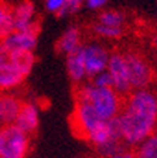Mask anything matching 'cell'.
Returning <instances> with one entry per match:
<instances>
[{
	"instance_id": "obj_11",
	"label": "cell",
	"mask_w": 157,
	"mask_h": 158,
	"mask_svg": "<svg viewBox=\"0 0 157 158\" xmlns=\"http://www.w3.org/2000/svg\"><path fill=\"white\" fill-rule=\"evenodd\" d=\"M40 123V110L38 106L36 103L27 102L21 105L19 114H17L16 123L14 124L19 128H21L23 131H26L27 134H31L37 130Z\"/></svg>"
},
{
	"instance_id": "obj_6",
	"label": "cell",
	"mask_w": 157,
	"mask_h": 158,
	"mask_svg": "<svg viewBox=\"0 0 157 158\" xmlns=\"http://www.w3.org/2000/svg\"><path fill=\"white\" fill-rule=\"evenodd\" d=\"M126 16L118 10H106L99 14L96 23L94 24V31L99 37L106 40H116L122 37Z\"/></svg>"
},
{
	"instance_id": "obj_8",
	"label": "cell",
	"mask_w": 157,
	"mask_h": 158,
	"mask_svg": "<svg viewBox=\"0 0 157 158\" xmlns=\"http://www.w3.org/2000/svg\"><path fill=\"white\" fill-rule=\"evenodd\" d=\"M40 27L30 30H23V31H13L11 34L2 40L4 47L9 52H17V51H28L33 52L37 47V40H38Z\"/></svg>"
},
{
	"instance_id": "obj_1",
	"label": "cell",
	"mask_w": 157,
	"mask_h": 158,
	"mask_svg": "<svg viewBox=\"0 0 157 158\" xmlns=\"http://www.w3.org/2000/svg\"><path fill=\"white\" fill-rule=\"evenodd\" d=\"M122 140L130 145L140 144L153 134L157 126V96L147 89L129 93L118 114Z\"/></svg>"
},
{
	"instance_id": "obj_17",
	"label": "cell",
	"mask_w": 157,
	"mask_h": 158,
	"mask_svg": "<svg viewBox=\"0 0 157 158\" xmlns=\"http://www.w3.org/2000/svg\"><path fill=\"white\" fill-rule=\"evenodd\" d=\"M137 158H157V134L149 135L140 143L137 150Z\"/></svg>"
},
{
	"instance_id": "obj_19",
	"label": "cell",
	"mask_w": 157,
	"mask_h": 158,
	"mask_svg": "<svg viewBox=\"0 0 157 158\" xmlns=\"http://www.w3.org/2000/svg\"><path fill=\"white\" fill-rule=\"evenodd\" d=\"M92 85L98 86V88H112V78L108 71L98 73L92 78Z\"/></svg>"
},
{
	"instance_id": "obj_5",
	"label": "cell",
	"mask_w": 157,
	"mask_h": 158,
	"mask_svg": "<svg viewBox=\"0 0 157 158\" xmlns=\"http://www.w3.org/2000/svg\"><path fill=\"white\" fill-rule=\"evenodd\" d=\"M79 54L84 61L86 76L94 78L95 75L106 71L111 54L105 47L99 44H85L79 47Z\"/></svg>"
},
{
	"instance_id": "obj_12",
	"label": "cell",
	"mask_w": 157,
	"mask_h": 158,
	"mask_svg": "<svg viewBox=\"0 0 157 158\" xmlns=\"http://www.w3.org/2000/svg\"><path fill=\"white\" fill-rule=\"evenodd\" d=\"M24 79H26V76L10 61L0 64V92L16 89L17 86L23 83Z\"/></svg>"
},
{
	"instance_id": "obj_3",
	"label": "cell",
	"mask_w": 157,
	"mask_h": 158,
	"mask_svg": "<svg viewBox=\"0 0 157 158\" xmlns=\"http://www.w3.org/2000/svg\"><path fill=\"white\" fill-rule=\"evenodd\" d=\"M30 150V134L16 124L0 127V158H26Z\"/></svg>"
},
{
	"instance_id": "obj_7",
	"label": "cell",
	"mask_w": 157,
	"mask_h": 158,
	"mask_svg": "<svg viewBox=\"0 0 157 158\" xmlns=\"http://www.w3.org/2000/svg\"><path fill=\"white\" fill-rule=\"evenodd\" d=\"M112 78V88L119 93V95H126L130 92V81H129L128 72V62L124 58V52H113L111 54L108 61V68Z\"/></svg>"
},
{
	"instance_id": "obj_23",
	"label": "cell",
	"mask_w": 157,
	"mask_h": 158,
	"mask_svg": "<svg viewBox=\"0 0 157 158\" xmlns=\"http://www.w3.org/2000/svg\"><path fill=\"white\" fill-rule=\"evenodd\" d=\"M109 158H137V157H136V154L132 151H120V152L112 155V157H109Z\"/></svg>"
},
{
	"instance_id": "obj_15",
	"label": "cell",
	"mask_w": 157,
	"mask_h": 158,
	"mask_svg": "<svg viewBox=\"0 0 157 158\" xmlns=\"http://www.w3.org/2000/svg\"><path fill=\"white\" fill-rule=\"evenodd\" d=\"M9 61L27 78V75L31 72V69H33V66H34L36 58H34L33 52H28V51H17V52H10Z\"/></svg>"
},
{
	"instance_id": "obj_4",
	"label": "cell",
	"mask_w": 157,
	"mask_h": 158,
	"mask_svg": "<svg viewBox=\"0 0 157 158\" xmlns=\"http://www.w3.org/2000/svg\"><path fill=\"white\" fill-rule=\"evenodd\" d=\"M124 58L128 62L129 81L132 89H147L153 81V69L147 61L136 52H124Z\"/></svg>"
},
{
	"instance_id": "obj_21",
	"label": "cell",
	"mask_w": 157,
	"mask_h": 158,
	"mask_svg": "<svg viewBox=\"0 0 157 158\" xmlns=\"http://www.w3.org/2000/svg\"><path fill=\"white\" fill-rule=\"evenodd\" d=\"M108 2L109 0H85V4L92 10H98V9H102Z\"/></svg>"
},
{
	"instance_id": "obj_18",
	"label": "cell",
	"mask_w": 157,
	"mask_h": 158,
	"mask_svg": "<svg viewBox=\"0 0 157 158\" xmlns=\"http://www.w3.org/2000/svg\"><path fill=\"white\" fill-rule=\"evenodd\" d=\"M67 0H46V9L57 16H65Z\"/></svg>"
},
{
	"instance_id": "obj_13",
	"label": "cell",
	"mask_w": 157,
	"mask_h": 158,
	"mask_svg": "<svg viewBox=\"0 0 157 158\" xmlns=\"http://www.w3.org/2000/svg\"><path fill=\"white\" fill-rule=\"evenodd\" d=\"M81 47V31L76 26H71L64 31L57 41V49L61 54L69 55Z\"/></svg>"
},
{
	"instance_id": "obj_9",
	"label": "cell",
	"mask_w": 157,
	"mask_h": 158,
	"mask_svg": "<svg viewBox=\"0 0 157 158\" xmlns=\"http://www.w3.org/2000/svg\"><path fill=\"white\" fill-rule=\"evenodd\" d=\"M11 14H13L14 31H23V30L40 27L36 20V7L30 0H23L17 6H14L11 9Z\"/></svg>"
},
{
	"instance_id": "obj_14",
	"label": "cell",
	"mask_w": 157,
	"mask_h": 158,
	"mask_svg": "<svg viewBox=\"0 0 157 158\" xmlns=\"http://www.w3.org/2000/svg\"><path fill=\"white\" fill-rule=\"evenodd\" d=\"M67 69H68L69 78L75 83H81L85 78H88L85 72V66H84L82 56L79 54V48L76 51H74L72 54L67 55Z\"/></svg>"
},
{
	"instance_id": "obj_16",
	"label": "cell",
	"mask_w": 157,
	"mask_h": 158,
	"mask_svg": "<svg viewBox=\"0 0 157 158\" xmlns=\"http://www.w3.org/2000/svg\"><path fill=\"white\" fill-rule=\"evenodd\" d=\"M14 31L13 14H11V7L3 0H0V41L4 40L9 34Z\"/></svg>"
},
{
	"instance_id": "obj_20",
	"label": "cell",
	"mask_w": 157,
	"mask_h": 158,
	"mask_svg": "<svg viewBox=\"0 0 157 158\" xmlns=\"http://www.w3.org/2000/svg\"><path fill=\"white\" fill-rule=\"evenodd\" d=\"M82 4H85V0H67V7H65V16L67 14H74L76 13L82 7Z\"/></svg>"
},
{
	"instance_id": "obj_2",
	"label": "cell",
	"mask_w": 157,
	"mask_h": 158,
	"mask_svg": "<svg viewBox=\"0 0 157 158\" xmlns=\"http://www.w3.org/2000/svg\"><path fill=\"white\" fill-rule=\"evenodd\" d=\"M76 99L88 102L105 122L116 117L122 110L120 95L113 88H98L92 83H85L78 89Z\"/></svg>"
},
{
	"instance_id": "obj_22",
	"label": "cell",
	"mask_w": 157,
	"mask_h": 158,
	"mask_svg": "<svg viewBox=\"0 0 157 158\" xmlns=\"http://www.w3.org/2000/svg\"><path fill=\"white\" fill-rule=\"evenodd\" d=\"M9 56H10V52L7 51L6 47H4L3 41H0V64L9 61Z\"/></svg>"
},
{
	"instance_id": "obj_10",
	"label": "cell",
	"mask_w": 157,
	"mask_h": 158,
	"mask_svg": "<svg viewBox=\"0 0 157 158\" xmlns=\"http://www.w3.org/2000/svg\"><path fill=\"white\" fill-rule=\"evenodd\" d=\"M23 102L11 93H0V127L16 123Z\"/></svg>"
},
{
	"instance_id": "obj_24",
	"label": "cell",
	"mask_w": 157,
	"mask_h": 158,
	"mask_svg": "<svg viewBox=\"0 0 157 158\" xmlns=\"http://www.w3.org/2000/svg\"><path fill=\"white\" fill-rule=\"evenodd\" d=\"M154 44H156V47H157V35H156V38H154Z\"/></svg>"
},
{
	"instance_id": "obj_25",
	"label": "cell",
	"mask_w": 157,
	"mask_h": 158,
	"mask_svg": "<svg viewBox=\"0 0 157 158\" xmlns=\"http://www.w3.org/2000/svg\"><path fill=\"white\" fill-rule=\"evenodd\" d=\"M156 127H157V126H156Z\"/></svg>"
}]
</instances>
